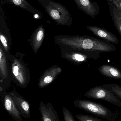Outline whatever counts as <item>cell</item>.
<instances>
[{
  "label": "cell",
  "mask_w": 121,
  "mask_h": 121,
  "mask_svg": "<svg viewBox=\"0 0 121 121\" xmlns=\"http://www.w3.org/2000/svg\"><path fill=\"white\" fill-rule=\"evenodd\" d=\"M56 43L79 51L112 52L115 47L104 40L88 36L58 35L54 37Z\"/></svg>",
  "instance_id": "cell-1"
},
{
  "label": "cell",
  "mask_w": 121,
  "mask_h": 121,
  "mask_svg": "<svg viewBox=\"0 0 121 121\" xmlns=\"http://www.w3.org/2000/svg\"><path fill=\"white\" fill-rule=\"evenodd\" d=\"M51 18L58 25L70 26L73 18L67 8L53 0H37Z\"/></svg>",
  "instance_id": "cell-2"
},
{
  "label": "cell",
  "mask_w": 121,
  "mask_h": 121,
  "mask_svg": "<svg viewBox=\"0 0 121 121\" xmlns=\"http://www.w3.org/2000/svg\"><path fill=\"white\" fill-rule=\"evenodd\" d=\"M74 104L77 107L108 121H115L118 117L117 112H112L102 105L90 100H77L74 102Z\"/></svg>",
  "instance_id": "cell-3"
},
{
  "label": "cell",
  "mask_w": 121,
  "mask_h": 121,
  "mask_svg": "<svg viewBox=\"0 0 121 121\" xmlns=\"http://www.w3.org/2000/svg\"><path fill=\"white\" fill-rule=\"evenodd\" d=\"M84 96L97 99L103 100L121 108V99L103 86H95L88 90Z\"/></svg>",
  "instance_id": "cell-4"
},
{
  "label": "cell",
  "mask_w": 121,
  "mask_h": 121,
  "mask_svg": "<svg viewBox=\"0 0 121 121\" xmlns=\"http://www.w3.org/2000/svg\"><path fill=\"white\" fill-rule=\"evenodd\" d=\"M79 9L92 18H95L99 13L98 3L91 0H73Z\"/></svg>",
  "instance_id": "cell-5"
},
{
  "label": "cell",
  "mask_w": 121,
  "mask_h": 121,
  "mask_svg": "<svg viewBox=\"0 0 121 121\" xmlns=\"http://www.w3.org/2000/svg\"><path fill=\"white\" fill-rule=\"evenodd\" d=\"M86 28L100 39L114 44H119V40L117 37L104 28L95 26H86Z\"/></svg>",
  "instance_id": "cell-6"
},
{
  "label": "cell",
  "mask_w": 121,
  "mask_h": 121,
  "mask_svg": "<svg viewBox=\"0 0 121 121\" xmlns=\"http://www.w3.org/2000/svg\"><path fill=\"white\" fill-rule=\"evenodd\" d=\"M7 4L16 5L29 12L34 15H38L39 18L43 17V14L34 8L26 0H0V5L2 6Z\"/></svg>",
  "instance_id": "cell-7"
},
{
  "label": "cell",
  "mask_w": 121,
  "mask_h": 121,
  "mask_svg": "<svg viewBox=\"0 0 121 121\" xmlns=\"http://www.w3.org/2000/svg\"><path fill=\"white\" fill-rule=\"evenodd\" d=\"M12 71L15 78L20 85H24L27 81L26 69L19 60L15 59L13 63Z\"/></svg>",
  "instance_id": "cell-8"
},
{
  "label": "cell",
  "mask_w": 121,
  "mask_h": 121,
  "mask_svg": "<svg viewBox=\"0 0 121 121\" xmlns=\"http://www.w3.org/2000/svg\"><path fill=\"white\" fill-rule=\"evenodd\" d=\"M45 33V29L43 26L40 25L32 33L31 39L28 40L30 42L34 52L36 53L40 48L43 43Z\"/></svg>",
  "instance_id": "cell-9"
},
{
  "label": "cell",
  "mask_w": 121,
  "mask_h": 121,
  "mask_svg": "<svg viewBox=\"0 0 121 121\" xmlns=\"http://www.w3.org/2000/svg\"><path fill=\"white\" fill-rule=\"evenodd\" d=\"M61 71L62 69L60 67L56 66H53L46 71L39 80V87H44L53 82Z\"/></svg>",
  "instance_id": "cell-10"
},
{
  "label": "cell",
  "mask_w": 121,
  "mask_h": 121,
  "mask_svg": "<svg viewBox=\"0 0 121 121\" xmlns=\"http://www.w3.org/2000/svg\"><path fill=\"white\" fill-rule=\"evenodd\" d=\"M114 26L121 37V11L110 0H107Z\"/></svg>",
  "instance_id": "cell-11"
},
{
  "label": "cell",
  "mask_w": 121,
  "mask_h": 121,
  "mask_svg": "<svg viewBox=\"0 0 121 121\" xmlns=\"http://www.w3.org/2000/svg\"><path fill=\"white\" fill-rule=\"evenodd\" d=\"M40 109L43 121H59L56 112L49 104H45L42 103L40 104Z\"/></svg>",
  "instance_id": "cell-12"
},
{
  "label": "cell",
  "mask_w": 121,
  "mask_h": 121,
  "mask_svg": "<svg viewBox=\"0 0 121 121\" xmlns=\"http://www.w3.org/2000/svg\"><path fill=\"white\" fill-rule=\"evenodd\" d=\"M98 70L104 76L111 78L121 79V71L113 66L103 65L98 68Z\"/></svg>",
  "instance_id": "cell-13"
},
{
  "label": "cell",
  "mask_w": 121,
  "mask_h": 121,
  "mask_svg": "<svg viewBox=\"0 0 121 121\" xmlns=\"http://www.w3.org/2000/svg\"><path fill=\"white\" fill-rule=\"evenodd\" d=\"M4 106L6 109L15 119L17 120H22L21 114L18 110L12 98L6 95L4 98Z\"/></svg>",
  "instance_id": "cell-14"
},
{
  "label": "cell",
  "mask_w": 121,
  "mask_h": 121,
  "mask_svg": "<svg viewBox=\"0 0 121 121\" xmlns=\"http://www.w3.org/2000/svg\"><path fill=\"white\" fill-rule=\"evenodd\" d=\"M12 98L16 106L19 109L21 112L23 113L26 117H29V116H30V110L29 103L23 98L19 96L15 95Z\"/></svg>",
  "instance_id": "cell-15"
},
{
  "label": "cell",
  "mask_w": 121,
  "mask_h": 121,
  "mask_svg": "<svg viewBox=\"0 0 121 121\" xmlns=\"http://www.w3.org/2000/svg\"><path fill=\"white\" fill-rule=\"evenodd\" d=\"M2 45H0V71L3 78H5L7 77L8 68L7 60Z\"/></svg>",
  "instance_id": "cell-16"
},
{
  "label": "cell",
  "mask_w": 121,
  "mask_h": 121,
  "mask_svg": "<svg viewBox=\"0 0 121 121\" xmlns=\"http://www.w3.org/2000/svg\"><path fill=\"white\" fill-rule=\"evenodd\" d=\"M105 89L115 94L121 99V87L115 83H109L103 85Z\"/></svg>",
  "instance_id": "cell-17"
},
{
  "label": "cell",
  "mask_w": 121,
  "mask_h": 121,
  "mask_svg": "<svg viewBox=\"0 0 121 121\" xmlns=\"http://www.w3.org/2000/svg\"><path fill=\"white\" fill-rule=\"evenodd\" d=\"M76 117L80 121H102V120L87 115L79 114L76 115Z\"/></svg>",
  "instance_id": "cell-18"
},
{
  "label": "cell",
  "mask_w": 121,
  "mask_h": 121,
  "mask_svg": "<svg viewBox=\"0 0 121 121\" xmlns=\"http://www.w3.org/2000/svg\"><path fill=\"white\" fill-rule=\"evenodd\" d=\"M64 120L66 121H75V120L74 119L73 115L66 108H63V109Z\"/></svg>",
  "instance_id": "cell-19"
},
{
  "label": "cell",
  "mask_w": 121,
  "mask_h": 121,
  "mask_svg": "<svg viewBox=\"0 0 121 121\" xmlns=\"http://www.w3.org/2000/svg\"><path fill=\"white\" fill-rule=\"evenodd\" d=\"M121 11V0H110Z\"/></svg>",
  "instance_id": "cell-20"
},
{
  "label": "cell",
  "mask_w": 121,
  "mask_h": 121,
  "mask_svg": "<svg viewBox=\"0 0 121 121\" xmlns=\"http://www.w3.org/2000/svg\"><path fill=\"white\" fill-rule=\"evenodd\" d=\"M120 121H121V120H120Z\"/></svg>",
  "instance_id": "cell-21"
}]
</instances>
